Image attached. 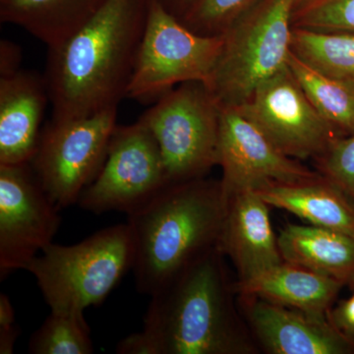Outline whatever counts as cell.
Here are the masks:
<instances>
[{"label":"cell","instance_id":"6da1fadb","mask_svg":"<svg viewBox=\"0 0 354 354\" xmlns=\"http://www.w3.org/2000/svg\"><path fill=\"white\" fill-rule=\"evenodd\" d=\"M152 0H106L62 43L48 48L51 121L87 118L127 97Z\"/></svg>","mask_w":354,"mask_h":354},{"label":"cell","instance_id":"7a4b0ae2","mask_svg":"<svg viewBox=\"0 0 354 354\" xmlns=\"http://www.w3.org/2000/svg\"><path fill=\"white\" fill-rule=\"evenodd\" d=\"M223 257L212 249L151 297L142 333L152 354L253 353Z\"/></svg>","mask_w":354,"mask_h":354},{"label":"cell","instance_id":"3957f363","mask_svg":"<svg viewBox=\"0 0 354 354\" xmlns=\"http://www.w3.org/2000/svg\"><path fill=\"white\" fill-rule=\"evenodd\" d=\"M225 209L221 180L201 177L169 183L129 214L137 290L152 297L218 247Z\"/></svg>","mask_w":354,"mask_h":354},{"label":"cell","instance_id":"277c9868","mask_svg":"<svg viewBox=\"0 0 354 354\" xmlns=\"http://www.w3.org/2000/svg\"><path fill=\"white\" fill-rule=\"evenodd\" d=\"M134 261L128 223L104 228L74 245L50 243L28 265L50 311L101 304Z\"/></svg>","mask_w":354,"mask_h":354},{"label":"cell","instance_id":"5b68a950","mask_svg":"<svg viewBox=\"0 0 354 354\" xmlns=\"http://www.w3.org/2000/svg\"><path fill=\"white\" fill-rule=\"evenodd\" d=\"M293 0H259L223 31V50L207 87L220 106H239L288 66Z\"/></svg>","mask_w":354,"mask_h":354},{"label":"cell","instance_id":"8992f818","mask_svg":"<svg viewBox=\"0 0 354 354\" xmlns=\"http://www.w3.org/2000/svg\"><path fill=\"white\" fill-rule=\"evenodd\" d=\"M221 106L203 82H186L158 99L139 120L157 141L169 183L204 177L218 160Z\"/></svg>","mask_w":354,"mask_h":354},{"label":"cell","instance_id":"52a82bcc","mask_svg":"<svg viewBox=\"0 0 354 354\" xmlns=\"http://www.w3.org/2000/svg\"><path fill=\"white\" fill-rule=\"evenodd\" d=\"M223 46V34H198L152 0L127 97L151 101L183 83H208Z\"/></svg>","mask_w":354,"mask_h":354},{"label":"cell","instance_id":"ba28073f","mask_svg":"<svg viewBox=\"0 0 354 354\" xmlns=\"http://www.w3.org/2000/svg\"><path fill=\"white\" fill-rule=\"evenodd\" d=\"M118 106L66 121H50L32 158V171L51 202L62 209L78 203L106 160Z\"/></svg>","mask_w":354,"mask_h":354},{"label":"cell","instance_id":"9c48e42d","mask_svg":"<svg viewBox=\"0 0 354 354\" xmlns=\"http://www.w3.org/2000/svg\"><path fill=\"white\" fill-rule=\"evenodd\" d=\"M169 184L157 141L138 120L116 125L104 164L78 203L97 215L111 211L129 215Z\"/></svg>","mask_w":354,"mask_h":354},{"label":"cell","instance_id":"30bf717a","mask_svg":"<svg viewBox=\"0 0 354 354\" xmlns=\"http://www.w3.org/2000/svg\"><path fill=\"white\" fill-rule=\"evenodd\" d=\"M60 209L51 202L28 164L0 165V279L27 269L53 243L62 223Z\"/></svg>","mask_w":354,"mask_h":354},{"label":"cell","instance_id":"8fae6325","mask_svg":"<svg viewBox=\"0 0 354 354\" xmlns=\"http://www.w3.org/2000/svg\"><path fill=\"white\" fill-rule=\"evenodd\" d=\"M281 153L295 160L318 158L337 131L307 99L288 66L268 79L239 106Z\"/></svg>","mask_w":354,"mask_h":354},{"label":"cell","instance_id":"7c38bea8","mask_svg":"<svg viewBox=\"0 0 354 354\" xmlns=\"http://www.w3.org/2000/svg\"><path fill=\"white\" fill-rule=\"evenodd\" d=\"M225 199L271 183H290L316 178L297 160L281 153L264 133L234 106H221L218 160Z\"/></svg>","mask_w":354,"mask_h":354},{"label":"cell","instance_id":"4fadbf2b","mask_svg":"<svg viewBox=\"0 0 354 354\" xmlns=\"http://www.w3.org/2000/svg\"><path fill=\"white\" fill-rule=\"evenodd\" d=\"M241 297L251 332L267 353L354 354V337L337 329L328 315Z\"/></svg>","mask_w":354,"mask_h":354},{"label":"cell","instance_id":"5bb4252c","mask_svg":"<svg viewBox=\"0 0 354 354\" xmlns=\"http://www.w3.org/2000/svg\"><path fill=\"white\" fill-rule=\"evenodd\" d=\"M270 208L255 190L227 199L218 249L234 265L239 281L252 278L283 261Z\"/></svg>","mask_w":354,"mask_h":354},{"label":"cell","instance_id":"9a60e30c","mask_svg":"<svg viewBox=\"0 0 354 354\" xmlns=\"http://www.w3.org/2000/svg\"><path fill=\"white\" fill-rule=\"evenodd\" d=\"M48 102L44 76L21 69L0 77V165L31 162Z\"/></svg>","mask_w":354,"mask_h":354},{"label":"cell","instance_id":"2e32d148","mask_svg":"<svg viewBox=\"0 0 354 354\" xmlns=\"http://www.w3.org/2000/svg\"><path fill=\"white\" fill-rule=\"evenodd\" d=\"M342 288L335 279L286 261L234 283L239 297L260 298L318 315H327Z\"/></svg>","mask_w":354,"mask_h":354},{"label":"cell","instance_id":"e0dca14e","mask_svg":"<svg viewBox=\"0 0 354 354\" xmlns=\"http://www.w3.org/2000/svg\"><path fill=\"white\" fill-rule=\"evenodd\" d=\"M255 191L271 208L285 209L309 225L354 239V202L322 176L297 183H271Z\"/></svg>","mask_w":354,"mask_h":354},{"label":"cell","instance_id":"ac0fdd59","mask_svg":"<svg viewBox=\"0 0 354 354\" xmlns=\"http://www.w3.org/2000/svg\"><path fill=\"white\" fill-rule=\"evenodd\" d=\"M283 261L354 288V239L312 225L286 223L278 236Z\"/></svg>","mask_w":354,"mask_h":354},{"label":"cell","instance_id":"d6986e66","mask_svg":"<svg viewBox=\"0 0 354 354\" xmlns=\"http://www.w3.org/2000/svg\"><path fill=\"white\" fill-rule=\"evenodd\" d=\"M106 0H0V21L53 48L71 36Z\"/></svg>","mask_w":354,"mask_h":354},{"label":"cell","instance_id":"ffe728a7","mask_svg":"<svg viewBox=\"0 0 354 354\" xmlns=\"http://www.w3.org/2000/svg\"><path fill=\"white\" fill-rule=\"evenodd\" d=\"M288 66L324 120L337 132L354 134V80L335 78L318 71L292 51Z\"/></svg>","mask_w":354,"mask_h":354},{"label":"cell","instance_id":"44dd1931","mask_svg":"<svg viewBox=\"0 0 354 354\" xmlns=\"http://www.w3.org/2000/svg\"><path fill=\"white\" fill-rule=\"evenodd\" d=\"M291 51L318 71L354 80V32L293 27Z\"/></svg>","mask_w":354,"mask_h":354},{"label":"cell","instance_id":"7402d4cb","mask_svg":"<svg viewBox=\"0 0 354 354\" xmlns=\"http://www.w3.org/2000/svg\"><path fill=\"white\" fill-rule=\"evenodd\" d=\"M32 354H91L94 344L84 312L51 311L29 342Z\"/></svg>","mask_w":354,"mask_h":354},{"label":"cell","instance_id":"603a6c76","mask_svg":"<svg viewBox=\"0 0 354 354\" xmlns=\"http://www.w3.org/2000/svg\"><path fill=\"white\" fill-rule=\"evenodd\" d=\"M259 0H193L180 18L184 25L201 35H221Z\"/></svg>","mask_w":354,"mask_h":354},{"label":"cell","instance_id":"cb8c5ba5","mask_svg":"<svg viewBox=\"0 0 354 354\" xmlns=\"http://www.w3.org/2000/svg\"><path fill=\"white\" fill-rule=\"evenodd\" d=\"M295 28L354 32V0H315L292 14Z\"/></svg>","mask_w":354,"mask_h":354},{"label":"cell","instance_id":"d4e9b609","mask_svg":"<svg viewBox=\"0 0 354 354\" xmlns=\"http://www.w3.org/2000/svg\"><path fill=\"white\" fill-rule=\"evenodd\" d=\"M317 160L321 176L354 202V134L335 139Z\"/></svg>","mask_w":354,"mask_h":354},{"label":"cell","instance_id":"484cf974","mask_svg":"<svg viewBox=\"0 0 354 354\" xmlns=\"http://www.w3.org/2000/svg\"><path fill=\"white\" fill-rule=\"evenodd\" d=\"M351 292V297L330 308L328 317L337 329L354 337V288Z\"/></svg>","mask_w":354,"mask_h":354},{"label":"cell","instance_id":"4316f807","mask_svg":"<svg viewBox=\"0 0 354 354\" xmlns=\"http://www.w3.org/2000/svg\"><path fill=\"white\" fill-rule=\"evenodd\" d=\"M22 50L17 44L8 39L0 41V77L12 75L21 70Z\"/></svg>","mask_w":354,"mask_h":354},{"label":"cell","instance_id":"83f0119b","mask_svg":"<svg viewBox=\"0 0 354 354\" xmlns=\"http://www.w3.org/2000/svg\"><path fill=\"white\" fill-rule=\"evenodd\" d=\"M116 353L152 354L149 342L142 332L129 335L118 342L116 346Z\"/></svg>","mask_w":354,"mask_h":354},{"label":"cell","instance_id":"f1b7e54d","mask_svg":"<svg viewBox=\"0 0 354 354\" xmlns=\"http://www.w3.org/2000/svg\"><path fill=\"white\" fill-rule=\"evenodd\" d=\"M19 335L20 328L16 324L11 327L0 328V353L12 354Z\"/></svg>","mask_w":354,"mask_h":354},{"label":"cell","instance_id":"f546056e","mask_svg":"<svg viewBox=\"0 0 354 354\" xmlns=\"http://www.w3.org/2000/svg\"><path fill=\"white\" fill-rule=\"evenodd\" d=\"M15 311L10 299L6 295H0V328L15 325Z\"/></svg>","mask_w":354,"mask_h":354},{"label":"cell","instance_id":"4dcf8cb0","mask_svg":"<svg viewBox=\"0 0 354 354\" xmlns=\"http://www.w3.org/2000/svg\"><path fill=\"white\" fill-rule=\"evenodd\" d=\"M169 13L180 19L193 0H156Z\"/></svg>","mask_w":354,"mask_h":354},{"label":"cell","instance_id":"1f68e13d","mask_svg":"<svg viewBox=\"0 0 354 354\" xmlns=\"http://www.w3.org/2000/svg\"><path fill=\"white\" fill-rule=\"evenodd\" d=\"M314 1L315 0H293V13Z\"/></svg>","mask_w":354,"mask_h":354}]
</instances>
